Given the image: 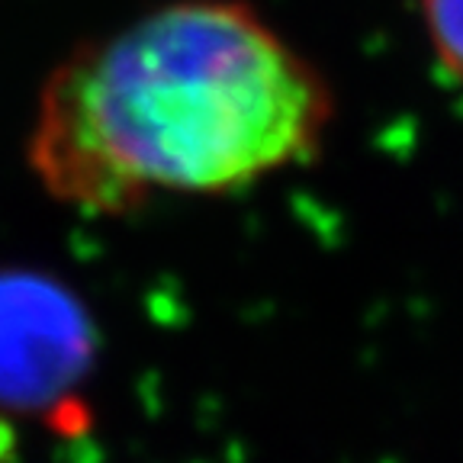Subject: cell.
<instances>
[{
  "label": "cell",
  "instance_id": "3",
  "mask_svg": "<svg viewBox=\"0 0 463 463\" xmlns=\"http://www.w3.org/2000/svg\"><path fill=\"white\" fill-rule=\"evenodd\" d=\"M419 7L438 65L463 84V0H419Z\"/></svg>",
  "mask_w": 463,
  "mask_h": 463
},
{
  "label": "cell",
  "instance_id": "2",
  "mask_svg": "<svg viewBox=\"0 0 463 463\" xmlns=\"http://www.w3.org/2000/svg\"><path fill=\"white\" fill-rule=\"evenodd\" d=\"M78 312L43 280H0V402L52 399L78 370Z\"/></svg>",
  "mask_w": 463,
  "mask_h": 463
},
{
  "label": "cell",
  "instance_id": "1",
  "mask_svg": "<svg viewBox=\"0 0 463 463\" xmlns=\"http://www.w3.org/2000/svg\"><path fill=\"white\" fill-rule=\"evenodd\" d=\"M332 113L322 71L251 4L174 0L49 74L26 161L52 200L119 216L303 165Z\"/></svg>",
  "mask_w": 463,
  "mask_h": 463
}]
</instances>
